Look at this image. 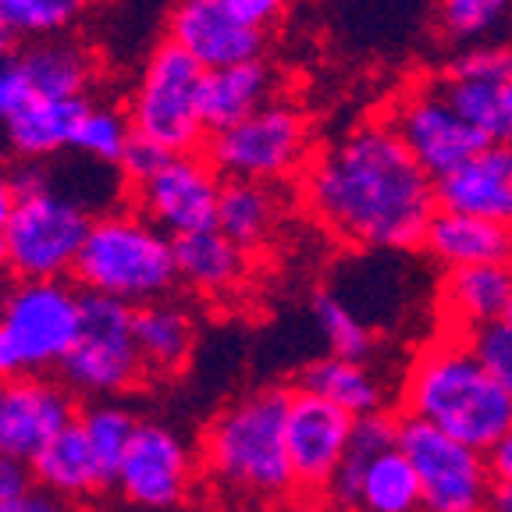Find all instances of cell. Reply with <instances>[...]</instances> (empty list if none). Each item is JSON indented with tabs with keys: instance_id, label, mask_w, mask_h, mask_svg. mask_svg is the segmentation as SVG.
Instances as JSON below:
<instances>
[{
	"instance_id": "1",
	"label": "cell",
	"mask_w": 512,
	"mask_h": 512,
	"mask_svg": "<svg viewBox=\"0 0 512 512\" xmlns=\"http://www.w3.org/2000/svg\"><path fill=\"white\" fill-rule=\"evenodd\" d=\"M303 200L335 239L374 253L420 249L438 210L434 182L388 121H367L335 139L306 171Z\"/></svg>"
},
{
	"instance_id": "2",
	"label": "cell",
	"mask_w": 512,
	"mask_h": 512,
	"mask_svg": "<svg viewBox=\"0 0 512 512\" xmlns=\"http://www.w3.org/2000/svg\"><path fill=\"white\" fill-rule=\"evenodd\" d=\"M402 420H416L488 452L512 424V402L463 335H438L413 352L399 381Z\"/></svg>"
},
{
	"instance_id": "3",
	"label": "cell",
	"mask_w": 512,
	"mask_h": 512,
	"mask_svg": "<svg viewBox=\"0 0 512 512\" xmlns=\"http://www.w3.org/2000/svg\"><path fill=\"white\" fill-rule=\"evenodd\" d=\"M292 388H256L228 402L203 431V466L221 488L256 502H285L296 480L285 456V413Z\"/></svg>"
},
{
	"instance_id": "4",
	"label": "cell",
	"mask_w": 512,
	"mask_h": 512,
	"mask_svg": "<svg viewBox=\"0 0 512 512\" xmlns=\"http://www.w3.org/2000/svg\"><path fill=\"white\" fill-rule=\"evenodd\" d=\"M72 274L82 292L125 303L128 310L157 303L178 281L171 235L143 214H104L89 224Z\"/></svg>"
},
{
	"instance_id": "5",
	"label": "cell",
	"mask_w": 512,
	"mask_h": 512,
	"mask_svg": "<svg viewBox=\"0 0 512 512\" xmlns=\"http://www.w3.org/2000/svg\"><path fill=\"white\" fill-rule=\"evenodd\" d=\"M79 331V292L64 281H18L0 296V384L61 367Z\"/></svg>"
},
{
	"instance_id": "6",
	"label": "cell",
	"mask_w": 512,
	"mask_h": 512,
	"mask_svg": "<svg viewBox=\"0 0 512 512\" xmlns=\"http://www.w3.org/2000/svg\"><path fill=\"white\" fill-rule=\"evenodd\" d=\"M328 498L356 512H424L413 466L399 452V416L374 413L352 420L349 448Z\"/></svg>"
},
{
	"instance_id": "7",
	"label": "cell",
	"mask_w": 512,
	"mask_h": 512,
	"mask_svg": "<svg viewBox=\"0 0 512 512\" xmlns=\"http://www.w3.org/2000/svg\"><path fill=\"white\" fill-rule=\"evenodd\" d=\"M57 374L68 392L96 402L132 392L146 377L132 342V310L114 299L79 292V331Z\"/></svg>"
},
{
	"instance_id": "8",
	"label": "cell",
	"mask_w": 512,
	"mask_h": 512,
	"mask_svg": "<svg viewBox=\"0 0 512 512\" xmlns=\"http://www.w3.org/2000/svg\"><path fill=\"white\" fill-rule=\"evenodd\" d=\"M200 79L203 68L182 47H175L171 40L160 43L139 75L136 93H132V107H128L132 136L160 146L168 157L200 150L203 136H207L200 114H196Z\"/></svg>"
},
{
	"instance_id": "9",
	"label": "cell",
	"mask_w": 512,
	"mask_h": 512,
	"mask_svg": "<svg viewBox=\"0 0 512 512\" xmlns=\"http://www.w3.org/2000/svg\"><path fill=\"white\" fill-rule=\"evenodd\" d=\"M89 224V210L54 189L15 200L8 228L0 232L8 267L18 281H61L75 267Z\"/></svg>"
},
{
	"instance_id": "10",
	"label": "cell",
	"mask_w": 512,
	"mask_h": 512,
	"mask_svg": "<svg viewBox=\"0 0 512 512\" xmlns=\"http://www.w3.org/2000/svg\"><path fill=\"white\" fill-rule=\"evenodd\" d=\"M310 128L296 107L264 104L239 125L207 139V164L224 178L271 185L303 164Z\"/></svg>"
},
{
	"instance_id": "11",
	"label": "cell",
	"mask_w": 512,
	"mask_h": 512,
	"mask_svg": "<svg viewBox=\"0 0 512 512\" xmlns=\"http://www.w3.org/2000/svg\"><path fill=\"white\" fill-rule=\"evenodd\" d=\"M399 452L413 466L424 512H484L495 484L484 452L402 416Z\"/></svg>"
},
{
	"instance_id": "12",
	"label": "cell",
	"mask_w": 512,
	"mask_h": 512,
	"mask_svg": "<svg viewBox=\"0 0 512 512\" xmlns=\"http://www.w3.org/2000/svg\"><path fill=\"white\" fill-rule=\"evenodd\" d=\"M384 121H388V128L399 136V143L406 146L409 157L424 168V175L431 182L452 175L473 153L488 146V139L480 136L477 128L466 125L456 114V107L448 104L441 82L402 93Z\"/></svg>"
},
{
	"instance_id": "13",
	"label": "cell",
	"mask_w": 512,
	"mask_h": 512,
	"mask_svg": "<svg viewBox=\"0 0 512 512\" xmlns=\"http://www.w3.org/2000/svg\"><path fill=\"white\" fill-rule=\"evenodd\" d=\"M196 480V452L168 424L139 420L114 488L139 512H171L189 498Z\"/></svg>"
},
{
	"instance_id": "14",
	"label": "cell",
	"mask_w": 512,
	"mask_h": 512,
	"mask_svg": "<svg viewBox=\"0 0 512 512\" xmlns=\"http://www.w3.org/2000/svg\"><path fill=\"white\" fill-rule=\"evenodd\" d=\"M352 420L310 392H292L285 413V456L288 470L303 495H328L331 480L349 448Z\"/></svg>"
},
{
	"instance_id": "15",
	"label": "cell",
	"mask_w": 512,
	"mask_h": 512,
	"mask_svg": "<svg viewBox=\"0 0 512 512\" xmlns=\"http://www.w3.org/2000/svg\"><path fill=\"white\" fill-rule=\"evenodd\" d=\"M217 192H221V178L207 164V157H196V153L168 157L157 175L136 185L143 217L171 239L214 228Z\"/></svg>"
},
{
	"instance_id": "16",
	"label": "cell",
	"mask_w": 512,
	"mask_h": 512,
	"mask_svg": "<svg viewBox=\"0 0 512 512\" xmlns=\"http://www.w3.org/2000/svg\"><path fill=\"white\" fill-rule=\"evenodd\" d=\"M75 424L72 392L47 377H22L4 384L0 399V452L32 463L50 438Z\"/></svg>"
},
{
	"instance_id": "17",
	"label": "cell",
	"mask_w": 512,
	"mask_h": 512,
	"mask_svg": "<svg viewBox=\"0 0 512 512\" xmlns=\"http://www.w3.org/2000/svg\"><path fill=\"white\" fill-rule=\"evenodd\" d=\"M168 40L182 47L203 72L253 61L264 50V36L235 22L221 0H178L168 22Z\"/></svg>"
},
{
	"instance_id": "18",
	"label": "cell",
	"mask_w": 512,
	"mask_h": 512,
	"mask_svg": "<svg viewBox=\"0 0 512 512\" xmlns=\"http://www.w3.org/2000/svg\"><path fill=\"white\" fill-rule=\"evenodd\" d=\"M441 210H456L512 232V143H488L463 168L434 182Z\"/></svg>"
},
{
	"instance_id": "19",
	"label": "cell",
	"mask_w": 512,
	"mask_h": 512,
	"mask_svg": "<svg viewBox=\"0 0 512 512\" xmlns=\"http://www.w3.org/2000/svg\"><path fill=\"white\" fill-rule=\"evenodd\" d=\"M512 303V267L484 264L445 271L438 285V310L448 335L470 338L473 331L498 324Z\"/></svg>"
},
{
	"instance_id": "20",
	"label": "cell",
	"mask_w": 512,
	"mask_h": 512,
	"mask_svg": "<svg viewBox=\"0 0 512 512\" xmlns=\"http://www.w3.org/2000/svg\"><path fill=\"white\" fill-rule=\"evenodd\" d=\"M274 89V72L264 57L232 64V68H217L203 72L200 89H196V114L207 136H217L224 128L239 125L253 111L267 104Z\"/></svg>"
},
{
	"instance_id": "21",
	"label": "cell",
	"mask_w": 512,
	"mask_h": 512,
	"mask_svg": "<svg viewBox=\"0 0 512 512\" xmlns=\"http://www.w3.org/2000/svg\"><path fill=\"white\" fill-rule=\"evenodd\" d=\"M420 249L431 256L434 264L445 271H459V267H484V264H509L512 253V232L498 228V224L480 221L470 214H456V210H434L431 224H427Z\"/></svg>"
},
{
	"instance_id": "22",
	"label": "cell",
	"mask_w": 512,
	"mask_h": 512,
	"mask_svg": "<svg viewBox=\"0 0 512 512\" xmlns=\"http://www.w3.org/2000/svg\"><path fill=\"white\" fill-rule=\"evenodd\" d=\"M299 392L317 395L320 402L335 406L349 420L388 413V395H392L384 377L370 363L338 360V356H320V360L306 363L303 377H299Z\"/></svg>"
},
{
	"instance_id": "23",
	"label": "cell",
	"mask_w": 512,
	"mask_h": 512,
	"mask_svg": "<svg viewBox=\"0 0 512 512\" xmlns=\"http://www.w3.org/2000/svg\"><path fill=\"white\" fill-rule=\"evenodd\" d=\"M132 342L146 374H178L192 356L196 328L178 303L157 299L132 310Z\"/></svg>"
},
{
	"instance_id": "24",
	"label": "cell",
	"mask_w": 512,
	"mask_h": 512,
	"mask_svg": "<svg viewBox=\"0 0 512 512\" xmlns=\"http://www.w3.org/2000/svg\"><path fill=\"white\" fill-rule=\"evenodd\" d=\"M171 253H175L178 278L196 288V292H207V296L232 292L246 278V249H239L232 239H224L217 228L175 235Z\"/></svg>"
},
{
	"instance_id": "25",
	"label": "cell",
	"mask_w": 512,
	"mask_h": 512,
	"mask_svg": "<svg viewBox=\"0 0 512 512\" xmlns=\"http://www.w3.org/2000/svg\"><path fill=\"white\" fill-rule=\"evenodd\" d=\"M32 484L40 491L64 502H79V498H93L96 491H104V477L96 470L93 456H89L86 438H82L79 424L64 427L57 438H50L40 448V456L29 463Z\"/></svg>"
},
{
	"instance_id": "26",
	"label": "cell",
	"mask_w": 512,
	"mask_h": 512,
	"mask_svg": "<svg viewBox=\"0 0 512 512\" xmlns=\"http://www.w3.org/2000/svg\"><path fill=\"white\" fill-rule=\"evenodd\" d=\"M86 107H89L86 96H72V100L32 96L29 104L4 125L8 146L25 160H43V157H50V153L68 150Z\"/></svg>"
},
{
	"instance_id": "27",
	"label": "cell",
	"mask_w": 512,
	"mask_h": 512,
	"mask_svg": "<svg viewBox=\"0 0 512 512\" xmlns=\"http://www.w3.org/2000/svg\"><path fill=\"white\" fill-rule=\"evenodd\" d=\"M274 224H278V196L271 185L239 182V178L221 182L214 228L224 239H232L239 249H253L271 239Z\"/></svg>"
},
{
	"instance_id": "28",
	"label": "cell",
	"mask_w": 512,
	"mask_h": 512,
	"mask_svg": "<svg viewBox=\"0 0 512 512\" xmlns=\"http://www.w3.org/2000/svg\"><path fill=\"white\" fill-rule=\"evenodd\" d=\"M18 64L29 79L32 96L47 100L86 96V86L93 82V57L68 40H40L18 57Z\"/></svg>"
},
{
	"instance_id": "29",
	"label": "cell",
	"mask_w": 512,
	"mask_h": 512,
	"mask_svg": "<svg viewBox=\"0 0 512 512\" xmlns=\"http://www.w3.org/2000/svg\"><path fill=\"white\" fill-rule=\"evenodd\" d=\"M75 424H79L82 438H86L89 456H93L96 470L104 477L107 488H114V477H118V466L128 452V441L136 434V413L121 402H93L86 406L79 416H75Z\"/></svg>"
},
{
	"instance_id": "30",
	"label": "cell",
	"mask_w": 512,
	"mask_h": 512,
	"mask_svg": "<svg viewBox=\"0 0 512 512\" xmlns=\"http://www.w3.org/2000/svg\"><path fill=\"white\" fill-rule=\"evenodd\" d=\"M448 104L470 128H477L488 143H512V82L488 86V82H441Z\"/></svg>"
},
{
	"instance_id": "31",
	"label": "cell",
	"mask_w": 512,
	"mask_h": 512,
	"mask_svg": "<svg viewBox=\"0 0 512 512\" xmlns=\"http://www.w3.org/2000/svg\"><path fill=\"white\" fill-rule=\"evenodd\" d=\"M310 313L320 338L328 345V356L370 363V356H374V331L367 328V320L360 313L352 310L349 299L335 296V292H317L310 299Z\"/></svg>"
},
{
	"instance_id": "32",
	"label": "cell",
	"mask_w": 512,
	"mask_h": 512,
	"mask_svg": "<svg viewBox=\"0 0 512 512\" xmlns=\"http://www.w3.org/2000/svg\"><path fill=\"white\" fill-rule=\"evenodd\" d=\"M86 8L89 0H0V29L11 40L15 36L50 40L68 29Z\"/></svg>"
},
{
	"instance_id": "33",
	"label": "cell",
	"mask_w": 512,
	"mask_h": 512,
	"mask_svg": "<svg viewBox=\"0 0 512 512\" xmlns=\"http://www.w3.org/2000/svg\"><path fill=\"white\" fill-rule=\"evenodd\" d=\"M128 139H132V125H128L125 114H118L114 107L89 104L86 114L79 118V128H75L72 150L86 153L93 160H104V164H118Z\"/></svg>"
},
{
	"instance_id": "34",
	"label": "cell",
	"mask_w": 512,
	"mask_h": 512,
	"mask_svg": "<svg viewBox=\"0 0 512 512\" xmlns=\"http://www.w3.org/2000/svg\"><path fill=\"white\" fill-rule=\"evenodd\" d=\"M512 0H438V22L452 43L484 40L505 15Z\"/></svg>"
},
{
	"instance_id": "35",
	"label": "cell",
	"mask_w": 512,
	"mask_h": 512,
	"mask_svg": "<svg viewBox=\"0 0 512 512\" xmlns=\"http://www.w3.org/2000/svg\"><path fill=\"white\" fill-rule=\"evenodd\" d=\"M448 79L463 82H488V86H505L512 82V43H477L463 54L452 57Z\"/></svg>"
},
{
	"instance_id": "36",
	"label": "cell",
	"mask_w": 512,
	"mask_h": 512,
	"mask_svg": "<svg viewBox=\"0 0 512 512\" xmlns=\"http://www.w3.org/2000/svg\"><path fill=\"white\" fill-rule=\"evenodd\" d=\"M466 342L473 345V352L480 356V363L491 370L498 384H502L505 399L512 402V328L505 320L498 324H488V328L473 331Z\"/></svg>"
},
{
	"instance_id": "37",
	"label": "cell",
	"mask_w": 512,
	"mask_h": 512,
	"mask_svg": "<svg viewBox=\"0 0 512 512\" xmlns=\"http://www.w3.org/2000/svg\"><path fill=\"white\" fill-rule=\"evenodd\" d=\"M29 100H32V86L25 79L18 57H4L0 61V125H8Z\"/></svg>"
},
{
	"instance_id": "38",
	"label": "cell",
	"mask_w": 512,
	"mask_h": 512,
	"mask_svg": "<svg viewBox=\"0 0 512 512\" xmlns=\"http://www.w3.org/2000/svg\"><path fill=\"white\" fill-rule=\"evenodd\" d=\"M164 160H168V153L160 150V146H153V143H146V139L132 136L125 143V153H121L118 164H121V175H125L128 182L143 185L150 175H157Z\"/></svg>"
},
{
	"instance_id": "39",
	"label": "cell",
	"mask_w": 512,
	"mask_h": 512,
	"mask_svg": "<svg viewBox=\"0 0 512 512\" xmlns=\"http://www.w3.org/2000/svg\"><path fill=\"white\" fill-rule=\"evenodd\" d=\"M221 8L228 11L239 25L267 36V29L285 15L288 0H221Z\"/></svg>"
},
{
	"instance_id": "40",
	"label": "cell",
	"mask_w": 512,
	"mask_h": 512,
	"mask_svg": "<svg viewBox=\"0 0 512 512\" xmlns=\"http://www.w3.org/2000/svg\"><path fill=\"white\" fill-rule=\"evenodd\" d=\"M32 488H36V484H32L29 463H22V459H11V456H4V452H0V505L29 495Z\"/></svg>"
},
{
	"instance_id": "41",
	"label": "cell",
	"mask_w": 512,
	"mask_h": 512,
	"mask_svg": "<svg viewBox=\"0 0 512 512\" xmlns=\"http://www.w3.org/2000/svg\"><path fill=\"white\" fill-rule=\"evenodd\" d=\"M8 185L15 192V200H29V196L50 192V171L43 168L40 160H25L22 168H15L8 175Z\"/></svg>"
},
{
	"instance_id": "42",
	"label": "cell",
	"mask_w": 512,
	"mask_h": 512,
	"mask_svg": "<svg viewBox=\"0 0 512 512\" xmlns=\"http://www.w3.org/2000/svg\"><path fill=\"white\" fill-rule=\"evenodd\" d=\"M0 512H75V509H72V502H64V498H54V495H47V491L32 488L29 495L15 498V502H4Z\"/></svg>"
},
{
	"instance_id": "43",
	"label": "cell",
	"mask_w": 512,
	"mask_h": 512,
	"mask_svg": "<svg viewBox=\"0 0 512 512\" xmlns=\"http://www.w3.org/2000/svg\"><path fill=\"white\" fill-rule=\"evenodd\" d=\"M484 456H488L491 480H512V424H509V431L484 452Z\"/></svg>"
},
{
	"instance_id": "44",
	"label": "cell",
	"mask_w": 512,
	"mask_h": 512,
	"mask_svg": "<svg viewBox=\"0 0 512 512\" xmlns=\"http://www.w3.org/2000/svg\"><path fill=\"white\" fill-rule=\"evenodd\" d=\"M484 512H512V480H495Z\"/></svg>"
},
{
	"instance_id": "45",
	"label": "cell",
	"mask_w": 512,
	"mask_h": 512,
	"mask_svg": "<svg viewBox=\"0 0 512 512\" xmlns=\"http://www.w3.org/2000/svg\"><path fill=\"white\" fill-rule=\"evenodd\" d=\"M11 210H15V192H11L8 178L0 175V232H4V228H8V221H11Z\"/></svg>"
},
{
	"instance_id": "46",
	"label": "cell",
	"mask_w": 512,
	"mask_h": 512,
	"mask_svg": "<svg viewBox=\"0 0 512 512\" xmlns=\"http://www.w3.org/2000/svg\"><path fill=\"white\" fill-rule=\"evenodd\" d=\"M303 512H356V509H352V505L335 502V498H328V495H320V498H313Z\"/></svg>"
},
{
	"instance_id": "47",
	"label": "cell",
	"mask_w": 512,
	"mask_h": 512,
	"mask_svg": "<svg viewBox=\"0 0 512 512\" xmlns=\"http://www.w3.org/2000/svg\"><path fill=\"white\" fill-rule=\"evenodd\" d=\"M8 54H11V36L4 29H0V61H4Z\"/></svg>"
},
{
	"instance_id": "48",
	"label": "cell",
	"mask_w": 512,
	"mask_h": 512,
	"mask_svg": "<svg viewBox=\"0 0 512 512\" xmlns=\"http://www.w3.org/2000/svg\"><path fill=\"white\" fill-rule=\"evenodd\" d=\"M8 267V253H4V239H0V271Z\"/></svg>"
},
{
	"instance_id": "49",
	"label": "cell",
	"mask_w": 512,
	"mask_h": 512,
	"mask_svg": "<svg viewBox=\"0 0 512 512\" xmlns=\"http://www.w3.org/2000/svg\"><path fill=\"white\" fill-rule=\"evenodd\" d=\"M502 320H505V324H509V328H512V303H509V310H505V317H502Z\"/></svg>"
},
{
	"instance_id": "50",
	"label": "cell",
	"mask_w": 512,
	"mask_h": 512,
	"mask_svg": "<svg viewBox=\"0 0 512 512\" xmlns=\"http://www.w3.org/2000/svg\"><path fill=\"white\" fill-rule=\"evenodd\" d=\"M0 399H4V384H0Z\"/></svg>"
},
{
	"instance_id": "51",
	"label": "cell",
	"mask_w": 512,
	"mask_h": 512,
	"mask_svg": "<svg viewBox=\"0 0 512 512\" xmlns=\"http://www.w3.org/2000/svg\"><path fill=\"white\" fill-rule=\"evenodd\" d=\"M509 267H512V253H509Z\"/></svg>"
},
{
	"instance_id": "52",
	"label": "cell",
	"mask_w": 512,
	"mask_h": 512,
	"mask_svg": "<svg viewBox=\"0 0 512 512\" xmlns=\"http://www.w3.org/2000/svg\"><path fill=\"white\" fill-rule=\"evenodd\" d=\"M128 512H139V509H128Z\"/></svg>"
}]
</instances>
